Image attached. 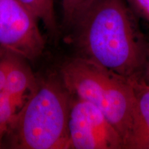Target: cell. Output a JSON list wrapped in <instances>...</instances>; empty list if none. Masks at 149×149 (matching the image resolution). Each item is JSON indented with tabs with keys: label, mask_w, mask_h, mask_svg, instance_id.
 Wrapping results in <instances>:
<instances>
[{
	"label": "cell",
	"mask_w": 149,
	"mask_h": 149,
	"mask_svg": "<svg viewBox=\"0 0 149 149\" xmlns=\"http://www.w3.org/2000/svg\"><path fill=\"white\" fill-rule=\"evenodd\" d=\"M136 99L135 124L129 149H149V85L130 80Z\"/></svg>",
	"instance_id": "7"
},
{
	"label": "cell",
	"mask_w": 149,
	"mask_h": 149,
	"mask_svg": "<svg viewBox=\"0 0 149 149\" xmlns=\"http://www.w3.org/2000/svg\"><path fill=\"white\" fill-rule=\"evenodd\" d=\"M3 59L6 86L17 116L36 92L39 84L31 68L26 62V59L8 53H4Z\"/></svg>",
	"instance_id": "6"
},
{
	"label": "cell",
	"mask_w": 149,
	"mask_h": 149,
	"mask_svg": "<svg viewBox=\"0 0 149 149\" xmlns=\"http://www.w3.org/2000/svg\"><path fill=\"white\" fill-rule=\"evenodd\" d=\"M68 135L72 149L124 148L122 137L105 115L90 102L74 96L70 104Z\"/></svg>",
	"instance_id": "5"
},
{
	"label": "cell",
	"mask_w": 149,
	"mask_h": 149,
	"mask_svg": "<svg viewBox=\"0 0 149 149\" xmlns=\"http://www.w3.org/2000/svg\"><path fill=\"white\" fill-rule=\"evenodd\" d=\"M16 114L6 86L5 67L3 57L0 59V142L8 133Z\"/></svg>",
	"instance_id": "8"
},
{
	"label": "cell",
	"mask_w": 149,
	"mask_h": 149,
	"mask_svg": "<svg viewBox=\"0 0 149 149\" xmlns=\"http://www.w3.org/2000/svg\"><path fill=\"white\" fill-rule=\"evenodd\" d=\"M70 28L78 57L128 80L143 79L148 41L126 0H90Z\"/></svg>",
	"instance_id": "1"
},
{
	"label": "cell",
	"mask_w": 149,
	"mask_h": 149,
	"mask_svg": "<svg viewBox=\"0 0 149 149\" xmlns=\"http://www.w3.org/2000/svg\"><path fill=\"white\" fill-rule=\"evenodd\" d=\"M143 79H144V81L147 84L149 85V41L148 44V55H147V59L144 72V75H143Z\"/></svg>",
	"instance_id": "12"
},
{
	"label": "cell",
	"mask_w": 149,
	"mask_h": 149,
	"mask_svg": "<svg viewBox=\"0 0 149 149\" xmlns=\"http://www.w3.org/2000/svg\"><path fill=\"white\" fill-rule=\"evenodd\" d=\"M90 0H62L63 20L66 26L70 27L74 17Z\"/></svg>",
	"instance_id": "10"
},
{
	"label": "cell",
	"mask_w": 149,
	"mask_h": 149,
	"mask_svg": "<svg viewBox=\"0 0 149 149\" xmlns=\"http://www.w3.org/2000/svg\"><path fill=\"white\" fill-rule=\"evenodd\" d=\"M130 8L149 24V0H126Z\"/></svg>",
	"instance_id": "11"
},
{
	"label": "cell",
	"mask_w": 149,
	"mask_h": 149,
	"mask_svg": "<svg viewBox=\"0 0 149 149\" xmlns=\"http://www.w3.org/2000/svg\"><path fill=\"white\" fill-rule=\"evenodd\" d=\"M38 19L19 0H0V50L33 61L45 47Z\"/></svg>",
	"instance_id": "4"
},
{
	"label": "cell",
	"mask_w": 149,
	"mask_h": 149,
	"mask_svg": "<svg viewBox=\"0 0 149 149\" xmlns=\"http://www.w3.org/2000/svg\"><path fill=\"white\" fill-rule=\"evenodd\" d=\"M34 14L39 22L44 24L50 33L56 35L57 24L56 20L54 0H19Z\"/></svg>",
	"instance_id": "9"
},
{
	"label": "cell",
	"mask_w": 149,
	"mask_h": 149,
	"mask_svg": "<svg viewBox=\"0 0 149 149\" xmlns=\"http://www.w3.org/2000/svg\"><path fill=\"white\" fill-rule=\"evenodd\" d=\"M72 96L61 81L39 84L17 115L8 133L11 146L22 149H69L68 119Z\"/></svg>",
	"instance_id": "3"
},
{
	"label": "cell",
	"mask_w": 149,
	"mask_h": 149,
	"mask_svg": "<svg viewBox=\"0 0 149 149\" xmlns=\"http://www.w3.org/2000/svg\"><path fill=\"white\" fill-rule=\"evenodd\" d=\"M60 78L72 96L90 102L118 132L124 148H130L136 113V99L130 80L80 57L66 61Z\"/></svg>",
	"instance_id": "2"
}]
</instances>
